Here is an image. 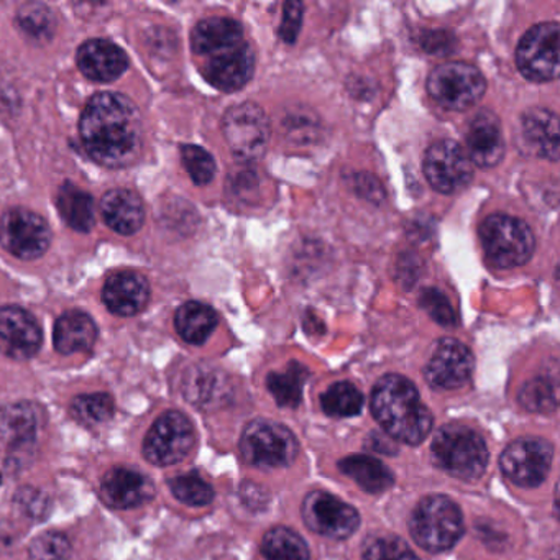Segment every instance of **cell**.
<instances>
[{
    "label": "cell",
    "mask_w": 560,
    "mask_h": 560,
    "mask_svg": "<svg viewBox=\"0 0 560 560\" xmlns=\"http://www.w3.org/2000/svg\"><path fill=\"white\" fill-rule=\"evenodd\" d=\"M101 494L109 506L129 510L152 500L155 497V485L140 471L116 467L104 475Z\"/></svg>",
    "instance_id": "ac0fdd59"
},
{
    "label": "cell",
    "mask_w": 560,
    "mask_h": 560,
    "mask_svg": "<svg viewBox=\"0 0 560 560\" xmlns=\"http://www.w3.org/2000/svg\"><path fill=\"white\" fill-rule=\"evenodd\" d=\"M81 140L91 159L107 168H124L139 159L142 120L136 104L116 93H101L84 107Z\"/></svg>",
    "instance_id": "6da1fadb"
},
{
    "label": "cell",
    "mask_w": 560,
    "mask_h": 560,
    "mask_svg": "<svg viewBox=\"0 0 560 560\" xmlns=\"http://www.w3.org/2000/svg\"><path fill=\"white\" fill-rule=\"evenodd\" d=\"M149 296V283L145 278L133 271L114 275L104 284V303L116 316H136L147 306Z\"/></svg>",
    "instance_id": "7402d4cb"
},
{
    "label": "cell",
    "mask_w": 560,
    "mask_h": 560,
    "mask_svg": "<svg viewBox=\"0 0 560 560\" xmlns=\"http://www.w3.org/2000/svg\"><path fill=\"white\" fill-rule=\"evenodd\" d=\"M521 142L540 159L559 160V117L547 109H529L521 117Z\"/></svg>",
    "instance_id": "ffe728a7"
},
{
    "label": "cell",
    "mask_w": 560,
    "mask_h": 560,
    "mask_svg": "<svg viewBox=\"0 0 560 560\" xmlns=\"http://www.w3.org/2000/svg\"><path fill=\"white\" fill-rule=\"evenodd\" d=\"M460 508L444 494L422 498L409 520V533L421 549L439 553L452 549L464 536Z\"/></svg>",
    "instance_id": "3957f363"
},
{
    "label": "cell",
    "mask_w": 560,
    "mask_h": 560,
    "mask_svg": "<svg viewBox=\"0 0 560 560\" xmlns=\"http://www.w3.org/2000/svg\"><path fill=\"white\" fill-rule=\"evenodd\" d=\"M19 22L28 35L35 38L48 37L51 34L50 11L45 5L27 4L19 12Z\"/></svg>",
    "instance_id": "f35d334b"
},
{
    "label": "cell",
    "mask_w": 560,
    "mask_h": 560,
    "mask_svg": "<svg viewBox=\"0 0 560 560\" xmlns=\"http://www.w3.org/2000/svg\"><path fill=\"white\" fill-rule=\"evenodd\" d=\"M196 432L192 422L183 412L170 411L156 419L143 444V455L159 467L178 464L195 447Z\"/></svg>",
    "instance_id": "9c48e42d"
},
{
    "label": "cell",
    "mask_w": 560,
    "mask_h": 560,
    "mask_svg": "<svg viewBox=\"0 0 560 560\" xmlns=\"http://www.w3.org/2000/svg\"><path fill=\"white\" fill-rule=\"evenodd\" d=\"M70 412L80 424L93 428V425L104 424L113 418L114 399L106 393L81 395L71 402Z\"/></svg>",
    "instance_id": "d6a6232c"
},
{
    "label": "cell",
    "mask_w": 560,
    "mask_h": 560,
    "mask_svg": "<svg viewBox=\"0 0 560 560\" xmlns=\"http://www.w3.org/2000/svg\"><path fill=\"white\" fill-rule=\"evenodd\" d=\"M42 329L22 307H0V349L15 360L32 359L40 350Z\"/></svg>",
    "instance_id": "e0dca14e"
},
{
    "label": "cell",
    "mask_w": 560,
    "mask_h": 560,
    "mask_svg": "<svg viewBox=\"0 0 560 560\" xmlns=\"http://www.w3.org/2000/svg\"><path fill=\"white\" fill-rule=\"evenodd\" d=\"M552 457L553 447L546 439H517L501 454L500 468L516 487H539L549 475Z\"/></svg>",
    "instance_id": "8fae6325"
},
{
    "label": "cell",
    "mask_w": 560,
    "mask_h": 560,
    "mask_svg": "<svg viewBox=\"0 0 560 560\" xmlns=\"http://www.w3.org/2000/svg\"><path fill=\"white\" fill-rule=\"evenodd\" d=\"M225 140L235 159L257 162L267 152L270 122L258 104L242 103L231 107L222 120Z\"/></svg>",
    "instance_id": "ba28073f"
},
{
    "label": "cell",
    "mask_w": 560,
    "mask_h": 560,
    "mask_svg": "<svg viewBox=\"0 0 560 560\" xmlns=\"http://www.w3.org/2000/svg\"><path fill=\"white\" fill-rule=\"evenodd\" d=\"M373 418L396 441L418 445L431 432L434 419L421 402L418 389L401 375H385L378 380L370 401Z\"/></svg>",
    "instance_id": "7a4b0ae2"
},
{
    "label": "cell",
    "mask_w": 560,
    "mask_h": 560,
    "mask_svg": "<svg viewBox=\"0 0 560 560\" xmlns=\"http://www.w3.org/2000/svg\"><path fill=\"white\" fill-rule=\"evenodd\" d=\"M244 42L247 40L241 24L225 18H211L199 22L191 35L192 51L201 58L212 57Z\"/></svg>",
    "instance_id": "603a6c76"
},
{
    "label": "cell",
    "mask_w": 560,
    "mask_h": 560,
    "mask_svg": "<svg viewBox=\"0 0 560 560\" xmlns=\"http://www.w3.org/2000/svg\"><path fill=\"white\" fill-rule=\"evenodd\" d=\"M421 304L435 323L445 327L455 326L454 310H452L451 303L441 291L435 290V288L425 290L421 296Z\"/></svg>",
    "instance_id": "ab89813d"
},
{
    "label": "cell",
    "mask_w": 560,
    "mask_h": 560,
    "mask_svg": "<svg viewBox=\"0 0 560 560\" xmlns=\"http://www.w3.org/2000/svg\"><path fill=\"white\" fill-rule=\"evenodd\" d=\"M18 503L28 516L44 517L50 511V503L40 491H19Z\"/></svg>",
    "instance_id": "b9f144b4"
},
{
    "label": "cell",
    "mask_w": 560,
    "mask_h": 560,
    "mask_svg": "<svg viewBox=\"0 0 560 560\" xmlns=\"http://www.w3.org/2000/svg\"><path fill=\"white\" fill-rule=\"evenodd\" d=\"M480 242L485 257L498 270L523 267L536 247L529 225L506 214H493L481 222Z\"/></svg>",
    "instance_id": "5b68a950"
},
{
    "label": "cell",
    "mask_w": 560,
    "mask_h": 560,
    "mask_svg": "<svg viewBox=\"0 0 560 560\" xmlns=\"http://www.w3.org/2000/svg\"><path fill=\"white\" fill-rule=\"evenodd\" d=\"M339 468L369 493H383L395 483L392 470L370 455H350L339 462Z\"/></svg>",
    "instance_id": "4316f807"
},
{
    "label": "cell",
    "mask_w": 560,
    "mask_h": 560,
    "mask_svg": "<svg viewBox=\"0 0 560 560\" xmlns=\"http://www.w3.org/2000/svg\"><path fill=\"white\" fill-rule=\"evenodd\" d=\"M0 244L22 260H35L50 247L51 231L35 212L11 209L0 219Z\"/></svg>",
    "instance_id": "4fadbf2b"
},
{
    "label": "cell",
    "mask_w": 560,
    "mask_h": 560,
    "mask_svg": "<svg viewBox=\"0 0 560 560\" xmlns=\"http://www.w3.org/2000/svg\"><path fill=\"white\" fill-rule=\"evenodd\" d=\"M38 411L32 402H11L0 409V441L14 451L31 447L37 439Z\"/></svg>",
    "instance_id": "cb8c5ba5"
},
{
    "label": "cell",
    "mask_w": 560,
    "mask_h": 560,
    "mask_svg": "<svg viewBox=\"0 0 560 560\" xmlns=\"http://www.w3.org/2000/svg\"><path fill=\"white\" fill-rule=\"evenodd\" d=\"M183 165L196 185H208L215 175V162L211 153L198 145H183Z\"/></svg>",
    "instance_id": "8d00e7d4"
},
{
    "label": "cell",
    "mask_w": 560,
    "mask_h": 560,
    "mask_svg": "<svg viewBox=\"0 0 560 560\" xmlns=\"http://www.w3.org/2000/svg\"><path fill=\"white\" fill-rule=\"evenodd\" d=\"M81 73L97 83H110L126 73L129 58L113 42L90 40L78 51Z\"/></svg>",
    "instance_id": "44dd1931"
},
{
    "label": "cell",
    "mask_w": 560,
    "mask_h": 560,
    "mask_svg": "<svg viewBox=\"0 0 560 560\" xmlns=\"http://www.w3.org/2000/svg\"><path fill=\"white\" fill-rule=\"evenodd\" d=\"M170 490L176 500L188 506H208L214 500V490L201 475L185 474L170 480Z\"/></svg>",
    "instance_id": "e575fe53"
},
{
    "label": "cell",
    "mask_w": 560,
    "mask_h": 560,
    "mask_svg": "<svg viewBox=\"0 0 560 560\" xmlns=\"http://www.w3.org/2000/svg\"><path fill=\"white\" fill-rule=\"evenodd\" d=\"M516 63L526 80L536 83L559 77V25L547 22L529 28L521 38Z\"/></svg>",
    "instance_id": "30bf717a"
},
{
    "label": "cell",
    "mask_w": 560,
    "mask_h": 560,
    "mask_svg": "<svg viewBox=\"0 0 560 560\" xmlns=\"http://www.w3.org/2000/svg\"><path fill=\"white\" fill-rule=\"evenodd\" d=\"M241 452L244 460L254 467H290L296 460L298 441L287 425L255 419L242 432Z\"/></svg>",
    "instance_id": "8992f818"
},
{
    "label": "cell",
    "mask_w": 560,
    "mask_h": 560,
    "mask_svg": "<svg viewBox=\"0 0 560 560\" xmlns=\"http://www.w3.org/2000/svg\"><path fill=\"white\" fill-rule=\"evenodd\" d=\"M467 156L480 168H493L504 156L500 119L490 110H481L471 120L467 133Z\"/></svg>",
    "instance_id": "d6986e66"
},
{
    "label": "cell",
    "mask_w": 560,
    "mask_h": 560,
    "mask_svg": "<svg viewBox=\"0 0 560 560\" xmlns=\"http://www.w3.org/2000/svg\"><path fill=\"white\" fill-rule=\"evenodd\" d=\"M320 406L332 418H352L362 411L363 395L352 383H336L320 396Z\"/></svg>",
    "instance_id": "1f68e13d"
},
{
    "label": "cell",
    "mask_w": 560,
    "mask_h": 560,
    "mask_svg": "<svg viewBox=\"0 0 560 560\" xmlns=\"http://www.w3.org/2000/svg\"><path fill=\"white\" fill-rule=\"evenodd\" d=\"M301 21H303V5L298 2H288L283 8V21H281L280 37L287 44H294L300 34Z\"/></svg>",
    "instance_id": "60d3db41"
},
{
    "label": "cell",
    "mask_w": 560,
    "mask_h": 560,
    "mask_svg": "<svg viewBox=\"0 0 560 560\" xmlns=\"http://www.w3.org/2000/svg\"><path fill=\"white\" fill-rule=\"evenodd\" d=\"M474 366L468 347L455 339H442L425 365V382L434 389H458L467 385Z\"/></svg>",
    "instance_id": "9a60e30c"
},
{
    "label": "cell",
    "mask_w": 560,
    "mask_h": 560,
    "mask_svg": "<svg viewBox=\"0 0 560 560\" xmlns=\"http://www.w3.org/2000/svg\"><path fill=\"white\" fill-rule=\"evenodd\" d=\"M520 402L533 412H552L557 408L556 388L547 378H534L521 388Z\"/></svg>",
    "instance_id": "d590c367"
},
{
    "label": "cell",
    "mask_w": 560,
    "mask_h": 560,
    "mask_svg": "<svg viewBox=\"0 0 560 560\" xmlns=\"http://www.w3.org/2000/svg\"><path fill=\"white\" fill-rule=\"evenodd\" d=\"M363 560H419V557L399 537L372 534L363 542Z\"/></svg>",
    "instance_id": "836d02e7"
},
{
    "label": "cell",
    "mask_w": 560,
    "mask_h": 560,
    "mask_svg": "<svg viewBox=\"0 0 560 560\" xmlns=\"http://www.w3.org/2000/svg\"><path fill=\"white\" fill-rule=\"evenodd\" d=\"M104 221L117 234L132 235L145 221L142 199L129 189H113L101 202Z\"/></svg>",
    "instance_id": "d4e9b609"
},
{
    "label": "cell",
    "mask_w": 560,
    "mask_h": 560,
    "mask_svg": "<svg viewBox=\"0 0 560 560\" xmlns=\"http://www.w3.org/2000/svg\"><path fill=\"white\" fill-rule=\"evenodd\" d=\"M58 211L70 228L74 231L90 232L94 228L93 198L78 186L67 183L61 186L57 196Z\"/></svg>",
    "instance_id": "f1b7e54d"
},
{
    "label": "cell",
    "mask_w": 560,
    "mask_h": 560,
    "mask_svg": "<svg viewBox=\"0 0 560 560\" xmlns=\"http://www.w3.org/2000/svg\"><path fill=\"white\" fill-rule=\"evenodd\" d=\"M432 457L452 477L475 481L487 470L488 448L474 429L445 425L432 441Z\"/></svg>",
    "instance_id": "277c9868"
},
{
    "label": "cell",
    "mask_w": 560,
    "mask_h": 560,
    "mask_svg": "<svg viewBox=\"0 0 560 560\" xmlns=\"http://www.w3.org/2000/svg\"><path fill=\"white\" fill-rule=\"evenodd\" d=\"M424 175L435 191L455 195L471 182L474 168L467 153L457 142L441 140L425 152Z\"/></svg>",
    "instance_id": "5bb4252c"
},
{
    "label": "cell",
    "mask_w": 560,
    "mask_h": 560,
    "mask_svg": "<svg viewBox=\"0 0 560 560\" xmlns=\"http://www.w3.org/2000/svg\"><path fill=\"white\" fill-rule=\"evenodd\" d=\"M255 55L247 42L205 58L202 74L206 80L224 93L242 90L254 77Z\"/></svg>",
    "instance_id": "2e32d148"
},
{
    "label": "cell",
    "mask_w": 560,
    "mask_h": 560,
    "mask_svg": "<svg viewBox=\"0 0 560 560\" xmlns=\"http://www.w3.org/2000/svg\"><path fill=\"white\" fill-rule=\"evenodd\" d=\"M71 544L61 533H45L32 540L28 557L31 560H67Z\"/></svg>",
    "instance_id": "74e56055"
},
{
    "label": "cell",
    "mask_w": 560,
    "mask_h": 560,
    "mask_svg": "<svg viewBox=\"0 0 560 560\" xmlns=\"http://www.w3.org/2000/svg\"><path fill=\"white\" fill-rule=\"evenodd\" d=\"M261 552L267 560H310L306 540L290 527H271L264 536Z\"/></svg>",
    "instance_id": "f546056e"
},
{
    "label": "cell",
    "mask_w": 560,
    "mask_h": 560,
    "mask_svg": "<svg viewBox=\"0 0 560 560\" xmlns=\"http://www.w3.org/2000/svg\"><path fill=\"white\" fill-rule=\"evenodd\" d=\"M97 339V327L94 320L81 311H68L58 317L55 324V349L63 355L88 352L93 349Z\"/></svg>",
    "instance_id": "484cf974"
},
{
    "label": "cell",
    "mask_w": 560,
    "mask_h": 560,
    "mask_svg": "<svg viewBox=\"0 0 560 560\" xmlns=\"http://www.w3.org/2000/svg\"><path fill=\"white\" fill-rule=\"evenodd\" d=\"M218 313L198 301L183 304L176 313L175 324L179 336L192 346H201L218 326Z\"/></svg>",
    "instance_id": "83f0119b"
},
{
    "label": "cell",
    "mask_w": 560,
    "mask_h": 560,
    "mask_svg": "<svg viewBox=\"0 0 560 560\" xmlns=\"http://www.w3.org/2000/svg\"><path fill=\"white\" fill-rule=\"evenodd\" d=\"M301 514L311 530L329 539H347L360 526L359 511L327 491H311L304 498Z\"/></svg>",
    "instance_id": "7c38bea8"
},
{
    "label": "cell",
    "mask_w": 560,
    "mask_h": 560,
    "mask_svg": "<svg viewBox=\"0 0 560 560\" xmlns=\"http://www.w3.org/2000/svg\"><path fill=\"white\" fill-rule=\"evenodd\" d=\"M487 81L468 63L452 61L434 68L428 78V93L448 110H467L483 97Z\"/></svg>",
    "instance_id": "52a82bcc"
},
{
    "label": "cell",
    "mask_w": 560,
    "mask_h": 560,
    "mask_svg": "<svg viewBox=\"0 0 560 560\" xmlns=\"http://www.w3.org/2000/svg\"><path fill=\"white\" fill-rule=\"evenodd\" d=\"M310 372L301 363H290L283 373H270L267 378L270 389L278 405L283 408H296L303 396V386Z\"/></svg>",
    "instance_id": "4dcf8cb0"
}]
</instances>
